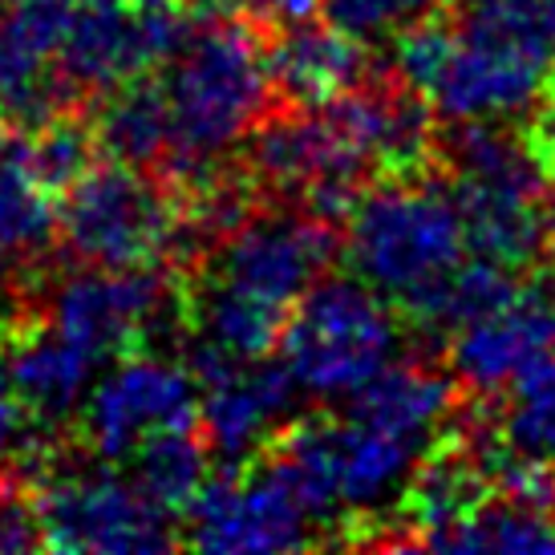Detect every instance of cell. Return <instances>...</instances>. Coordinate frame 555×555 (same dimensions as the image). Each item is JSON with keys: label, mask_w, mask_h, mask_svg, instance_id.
Segmentation results:
<instances>
[{"label": "cell", "mask_w": 555, "mask_h": 555, "mask_svg": "<svg viewBox=\"0 0 555 555\" xmlns=\"http://www.w3.org/2000/svg\"><path fill=\"white\" fill-rule=\"evenodd\" d=\"M170 118L167 179L191 186L219 170L276 106L263 57V25L240 9L203 16L158 69Z\"/></svg>", "instance_id": "2"}, {"label": "cell", "mask_w": 555, "mask_h": 555, "mask_svg": "<svg viewBox=\"0 0 555 555\" xmlns=\"http://www.w3.org/2000/svg\"><path fill=\"white\" fill-rule=\"evenodd\" d=\"M547 78L552 65L535 53L491 33L463 29L450 16V41L422 86V98L438 122H511L535 109Z\"/></svg>", "instance_id": "9"}, {"label": "cell", "mask_w": 555, "mask_h": 555, "mask_svg": "<svg viewBox=\"0 0 555 555\" xmlns=\"http://www.w3.org/2000/svg\"><path fill=\"white\" fill-rule=\"evenodd\" d=\"M90 122L98 134V151L106 158L167 175L170 118L158 69L102 93L90 106Z\"/></svg>", "instance_id": "14"}, {"label": "cell", "mask_w": 555, "mask_h": 555, "mask_svg": "<svg viewBox=\"0 0 555 555\" xmlns=\"http://www.w3.org/2000/svg\"><path fill=\"white\" fill-rule=\"evenodd\" d=\"M183 547L199 552H300L328 547L324 527L280 475L251 450L240 466H216L183 511Z\"/></svg>", "instance_id": "7"}, {"label": "cell", "mask_w": 555, "mask_h": 555, "mask_svg": "<svg viewBox=\"0 0 555 555\" xmlns=\"http://www.w3.org/2000/svg\"><path fill=\"white\" fill-rule=\"evenodd\" d=\"M29 438V422H25V410L13 393V382H9V370L0 361V466L13 463L16 450L25 447Z\"/></svg>", "instance_id": "21"}, {"label": "cell", "mask_w": 555, "mask_h": 555, "mask_svg": "<svg viewBox=\"0 0 555 555\" xmlns=\"http://www.w3.org/2000/svg\"><path fill=\"white\" fill-rule=\"evenodd\" d=\"M511 401L499 422V438L511 450H524L531 459L555 466V349L543 353L535 365H527L511 382Z\"/></svg>", "instance_id": "17"}, {"label": "cell", "mask_w": 555, "mask_h": 555, "mask_svg": "<svg viewBox=\"0 0 555 555\" xmlns=\"http://www.w3.org/2000/svg\"><path fill=\"white\" fill-rule=\"evenodd\" d=\"M263 57L276 102L284 106H324L382 65L365 37L340 29L337 21H321L317 13L263 25Z\"/></svg>", "instance_id": "11"}, {"label": "cell", "mask_w": 555, "mask_h": 555, "mask_svg": "<svg viewBox=\"0 0 555 555\" xmlns=\"http://www.w3.org/2000/svg\"><path fill=\"white\" fill-rule=\"evenodd\" d=\"M191 422H199V377L183 361L139 349L109 361L65 438L98 463L118 466L146 438Z\"/></svg>", "instance_id": "8"}, {"label": "cell", "mask_w": 555, "mask_h": 555, "mask_svg": "<svg viewBox=\"0 0 555 555\" xmlns=\"http://www.w3.org/2000/svg\"><path fill=\"white\" fill-rule=\"evenodd\" d=\"M186 365L199 377V430L216 466L244 463L293 417L300 398L293 373L268 357L235 361L207 345H186Z\"/></svg>", "instance_id": "10"}, {"label": "cell", "mask_w": 555, "mask_h": 555, "mask_svg": "<svg viewBox=\"0 0 555 555\" xmlns=\"http://www.w3.org/2000/svg\"><path fill=\"white\" fill-rule=\"evenodd\" d=\"M211 470H216V463H211V450H207L199 422L155 434L134 454H126L130 482L170 515H183L186 503L199 494Z\"/></svg>", "instance_id": "16"}, {"label": "cell", "mask_w": 555, "mask_h": 555, "mask_svg": "<svg viewBox=\"0 0 555 555\" xmlns=\"http://www.w3.org/2000/svg\"><path fill=\"white\" fill-rule=\"evenodd\" d=\"M321 4L324 16L337 21L340 29L357 33L365 41H382V37L405 29L417 16L442 9L447 0H321Z\"/></svg>", "instance_id": "19"}, {"label": "cell", "mask_w": 555, "mask_h": 555, "mask_svg": "<svg viewBox=\"0 0 555 555\" xmlns=\"http://www.w3.org/2000/svg\"><path fill=\"white\" fill-rule=\"evenodd\" d=\"M240 13H247L260 25H284V21H300L321 9V0H232Z\"/></svg>", "instance_id": "23"}, {"label": "cell", "mask_w": 555, "mask_h": 555, "mask_svg": "<svg viewBox=\"0 0 555 555\" xmlns=\"http://www.w3.org/2000/svg\"><path fill=\"white\" fill-rule=\"evenodd\" d=\"M417 547L450 555H555V511L487 494L466 515L426 531Z\"/></svg>", "instance_id": "15"}, {"label": "cell", "mask_w": 555, "mask_h": 555, "mask_svg": "<svg viewBox=\"0 0 555 555\" xmlns=\"http://www.w3.org/2000/svg\"><path fill=\"white\" fill-rule=\"evenodd\" d=\"M527 139H531L535 155H540L543 163L552 167V175H555V69H552V78H547V86H543L535 109H531V122H527Z\"/></svg>", "instance_id": "22"}, {"label": "cell", "mask_w": 555, "mask_h": 555, "mask_svg": "<svg viewBox=\"0 0 555 555\" xmlns=\"http://www.w3.org/2000/svg\"><path fill=\"white\" fill-rule=\"evenodd\" d=\"M57 247L78 268H179L183 191L118 158L93 163L57 203Z\"/></svg>", "instance_id": "5"}, {"label": "cell", "mask_w": 555, "mask_h": 555, "mask_svg": "<svg viewBox=\"0 0 555 555\" xmlns=\"http://www.w3.org/2000/svg\"><path fill=\"white\" fill-rule=\"evenodd\" d=\"M552 300H555V293H552Z\"/></svg>", "instance_id": "27"}, {"label": "cell", "mask_w": 555, "mask_h": 555, "mask_svg": "<svg viewBox=\"0 0 555 555\" xmlns=\"http://www.w3.org/2000/svg\"><path fill=\"white\" fill-rule=\"evenodd\" d=\"M450 345V373L470 398H491L511 386L527 365L555 349V300L524 288L507 309L463 324Z\"/></svg>", "instance_id": "12"}, {"label": "cell", "mask_w": 555, "mask_h": 555, "mask_svg": "<svg viewBox=\"0 0 555 555\" xmlns=\"http://www.w3.org/2000/svg\"><path fill=\"white\" fill-rule=\"evenodd\" d=\"M340 256L333 219L293 203H260L199 260L175 272L183 288L186 345L235 361L268 357L300 296Z\"/></svg>", "instance_id": "1"}, {"label": "cell", "mask_w": 555, "mask_h": 555, "mask_svg": "<svg viewBox=\"0 0 555 555\" xmlns=\"http://www.w3.org/2000/svg\"><path fill=\"white\" fill-rule=\"evenodd\" d=\"M25 4H46V9H74L81 0H25Z\"/></svg>", "instance_id": "25"}, {"label": "cell", "mask_w": 555, "mask_h": 555, "mask_svg": "<svg viewBox=\"0 0 555 555\" xmlns=\"http://www.w3.org/2000/svg\"><path fill=\"white\" fill-rule=\"evenodd\" d=\"M57 195L0 142V309L53 272Z\"/></svg>", "instance_id": "13"}, {"label": "cell", "mask_w": 555, "mask_h": 555, "mask_svg": "<svg viewBox=\"0 0 555 555\" xmlns=\"http://www.w3.org/2000/svg\"><path fill=\"white\" fill-rule=\"evenodd\" d=\"M447 9L463 29L503 37L555 65V0H447Z\"/></svg>", "instance_id": "18"}, {"label": "cell", "mask_w": 555, "mask_h": 555, "mask_svg": "<svg viewBox=\"0 0 555 555\" xmlns=\"http://www.w3.org/2000/svg\"><path fill=\"white\" fill-rule=\"evenodd\" d=\"M401 333V317L365 280L324 272L300 296L276 349L305 398L337 401L386 370Z\"/></svg>", "instance_id": "6"}, {"label": "cell", "mask_w": 555, "mask_h": 555, "mask_svg": "<svg viewBox=\"0 0 555 555\" xmlns=\"http://www.w3.org/2000/svg\"><path fill=\"white\" fill-rule=\"evenodd\" d=\"M0 9H4V0H0Z\"/></svg>", "instance_id": "26"}, {"label": "cell", "mask_w": 555, "mask_h": 555, "mask_svg": "<svg viewBox=\"0 0 555 555\" xmlns=\"http://www.w3.org/2000/svg\"><path fill=\"white\" fill-rule=\"evenodd\" d=\"M13 466L33 482L49 552L139 555L183 547V531L170 511L151 503L126 470L81 454L69 438L25 442Z\"/></svg>", "instance_id": "4"}, {"label": "cell", "mask_w": 555, "mask_h": 555, "mask_svg": "<svg viewBox=\"0 0 555 555\" xmlns=\"http://www.w3.org/2000/svg\"><path fill=\"white\" fill-rule=\"evenodd\" d=\"M345 256L357 280L398 312L405 333L422 337L447 280L466 260L463 211L442 170L373 179L349 211Z\"/></svg>", "instance_id": "3"}, {"label": "cell", "mask_w": 555, "mask_h": 555, "mask_svg": "<svg viewBox=\"0 0 555 555\" xmlns=\"http://www.w3.org/2000/svg\"><path fill=\"white\" fill-rule=\"evenodd\" d=\"M543 235H547V247L555 256V175L547 179V191H543Z\"/></svg>", "instance_id": "24"}, {"label": "cell", "mask_w": 555, "mask_h": 555, "mask_svg": "<svg viewBox=\"0 0 555 555\" xmlns=\"http://www.w3.org/2000/svg\"><path fill=\"white\" fill-rule=\"evenodd\" d=\"M41 540V519H37V499L25 470H0V552H37Z\"/></svg>", "instance_id": "20"}]
</instances>
